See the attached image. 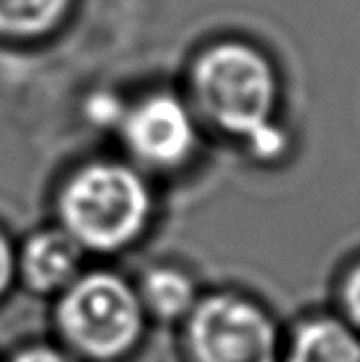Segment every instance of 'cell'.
I'll list each match as a JSON object with an SVG mask.
<instances>
[{"label":"cell","mask_w":360,"mask_h":362,"mask_svg":"<svg viewBox=\"0 0 360 362\" xmlns=\"http://www.w3.org/2000/svg\"><path fill=\"white\" fill-rule=\"evenodd\" d=\"M191 81L204 117L225 133L248 140L264 158L278 154L282 136L271 119L278 81L260 51L241 42L216 44L197 58Z\"/></svg>","instance_id":"cell-1"},{"label":"cell","mask_w":360,"mask_h":362,"mask_svg":"<svg viewBox=\"0 0 360 362\" xmlns=\"http://www.w3.org/2000/svg\"><path fill=\"white\" fill-rule=\"evenodd\" d=\"M151 216V193L138 170L101 160L76 173L60 195L62 230L85 250L112 252L134 243Z\"/></svg>","instance_id":"cell-2"},{"label":"cell","mask_w":360,"mask_h":362,"mask_svg":"<svg viewBox=\"0 0 360 362\" xmlns=\"http://www.w3.org/2000/svg\"><path fill=\"white\" fill-rule=\"evenodd\" d=\"M55 321L64 349L83 362H117L143 337L145 310L127 280L97 271L62 289Z\"/></svg>","instance_id":"cell-3"},{"label":"cell","mask_w":360,"mask_h":362,"mask_svg":"<svg viewBox=\"0 0 360 362\" xmlns=\"http://www.w3.org/2000/svg\"><path fill=\"white\" fill-rule=\"evenodd\" d=\"M186 351L191 362H280L273 321L234 293H216L188 314Z\"/></svg>","instance_id":"cell-4"},{"label":"cell","mask_w":360,"mask_h":362,"mask_svg":"<svg viewBox=\"0 0 360 362\" xmlns=\"http://www.w3.org/2000/svg\"><path fill=\"white\" fill-rule=\"evenodd\" d=\"M122 133L138 160L151 168H175L195 147L193 115L173 94H149L122 117Z\"/></svg>","instance_id":"cell-5"},{"label":"cell","mask_w":360,"mask_h":362,"mask_svg":"<svg viewBox=\"0 0 360 362\" xmlns=\"http://www.w3.org/2000/svg\"><path fill=\"white\" fill-rule=\"evenodd\" d=\"M81 252V243L64 230H42L16 255V273L37 293L62 291L79 278Z\"/></svg>","instance_id":"cell-6"},{"label":"cell","mask_w":360,"mask_h":362,"mask_svg":"<svg viewBox=\"0 0 360 362\" xmlns=\"http://www.w3.org/2000/svg\"><path fill=\"white\" fill-rule=\"evenodd\" d=\"M280 362H360V335L337 319H310L296 328Z\"/></svg>","instance_id":"cell-7"},{"label":"cell","mask_w":360,"mask_h":362,"mask_svg":"<svg viewBox=\"0 0 360 362\" xmlns=\"http://www.w3.org/2000/svg\"><path fill=\"white\" fill-rule=\"evenodd\" d=\"M138 296L145 314L149 312L163 321L188 317L197 303L195 284L191 282V278L182 271L170 269V266L151 269L143 278Z\"/></svg>","instance_id":"cell-8"},{"label":"cell","mask_w":360,"mask_h":362,"mask_svg":"<svg viewBox=\"0 0 360 362\" xmlns=\"http://www.w3.org/2000/svg\"><path fill=\"white\" fill-rule=\"evenodd\" d=\"M69 0H0V35L12 40L42 37L62 21Z\"/></svg>","instance_id":"cell-9"},{"label":"cell","mask_w":360,"mask_h":362,"mask_svg":"<svg viewBox=\"0 0 360 362\" xmlns=\"http://www.w3.org/2000/svg\"><path fill=\"white\" fill-rule=\"evenodd\" d=\"M9 362H83L79 356H74L69 349H58V346H28L23 351L12 356Z\"/></svg>","instance_id":"cell-10"},{"label":"cell","mask_w":360,"mask_h":362,"mask_svg":"<svg viewBox=\"0 0 360 362\" xmlns=\"http://www.w3.org/2000/svg\"><path fill=\"white\" fill-rule=\"evenodd\" d=\"M344 308L354 326L360 330V266H356L344 282Z\"/></svg>","instance_id":"cell-11"},{"label":"cell","mask_w":360,"mask_h":362,"mask_svg":"<svg viewBox=\"0 0 360 362\" xmlns=\"http://www.w3.org/2000/svg\"><path fill=\"white\" fill-rule=\"evenodd\" d=\"M16 275V252L12 250V245L0 234V296L9 289Z\"/></svg>","instance_id":"cell-12"}]
</instances>
